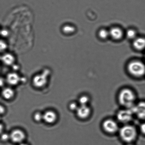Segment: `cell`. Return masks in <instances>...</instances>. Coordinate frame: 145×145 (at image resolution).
<instances>
[{"label":"cell","mask_w":145,"mask_h":145,"mask_svg":"<svg viewBox=\"0 0 145 145\" xmlns=\"http://www.w3.org/2000/svg\"><path fill=\"white\" fill-rule=\"evenodd\" d=\"M137 96L132 89L128 88L122 89L119 92L118 100L121 105L125 108H133L136 104Z\"/></svg>","instance_id":"1"},{"label":"cell","mask_w":145,"mask_h":145,"mask_svg":"<svg viewBox=\"0 0 145 145\" xmlns=\"http://www.w3.org/2000/svg\"><path fill=\"white\" fill-rule=\"evenodd\" d=\"M119 135L121 140L126 144L133 143L138 136V131L136 128L131 125L125 124L119 129Z\"/></svg>","instance_id":"2"},{"label":"cell","mask_w":145,"mask_h":145,"mask_svg":"<svg viewBox=\"0 0 145 145\" xmlns=\"http://www.w3.org/2000/svg\"><path fill=\"white\" fill-rule=\"evenodd\" d=\"M127 70L131 75L135 77L141 78L145 76V64L140 61L130 62L127 66Z\"/></svg>","instance_id":"3"},{"label":"cell","mask_w":145,"mask_h":145,"mask_svg":"<svg viewBox=\"0 0 145 145\" xmlns=\"http://www.w3.org/2000/svg\"><path fill=\"white\" fill-rule=\"evenodd\" d=\"M102 127L106 133L109 134H114L119 131L118 124L113 119H108L105 120L102 123Z\"/></svg>","instance_id":"4"},{"label":"cell","mask_w":145,"mask_h":145,"mask_svg":"<svg viewBox=\"0 0 145 145\" xmlns=\"http://www.w3.org/2000/svg\"><path fill=\"white\" fill-rule=\"evenodd\" d=\"M133 115V110L125 108V109H121L118 112L116 118L120 123L126 124L132 120Z\"/></svg>","instance_id":"5"},{"label":"cell","mask_w":145,"mask_h":145,"mask_svg":"<svg viewBox=\"0 0 145 145\" xmlns=\"http://www.w3.org/2000/svg\"><path fill=\"white\" fill-rule=\"evenodd\" d=\"M9 134L10 140L13 142L18 144L24 142L26 137L25 132L20 129H15Z\"/></svg>","instance_id":"6"},{"label":"cell","mask_w":145,"mask_h":145,"mask_svg":"<svg viewBox=\"0 0 145 145\" xmlns=\"http://www.w3.org/2000/svg\"><path fill=\"white\" fill-rule=\"evenodd\" d=\"M133 114L143 121H145V101H142L136 104L133 106Z\"/></svg>","instance_id":"7"},{"label":"cell","mask_w":145,"mask_h":145,"mask_svg":"<svg viewBox=\"0 0 145 145\" xmlns=\"http://www.w3.org/2000/svg\"><path fill=\"white\" fill-rule=\"evenodd\" d=\"M76 113L78 118L84 120L88 119L90 116L91 110L88 105H79Z\"/></svg>","instance_id":"8"},{"label":"cell","mask_w":145,"mask_h":145,"mask_svg":"<svg viewBox=\"0 0 145 145\" xmlns=\"http://www.w3.org/2000/svg\"><path fill=\"white\" fill-rule=\"evenodd\" d=\"M57 118V114L53 110H47L43 114V121L47 124H53L56 121Z\"/></svg>","instance_id":"9"},{"label":"cell","mask_w":145,"mask_h":145,"mask_svg":"<svg viewBox=\"0 0 145 145\" xmlns=\"http://www.w3.org/2000/svg\"><path fill=\"white\" fill-rule=\"evenodd\" d=\"M5 79L6 83L10 86H16L20 81V76L15 73H8Z\"/></svg>","instance_id":"10"},{"label":"cell","mask_w":145,"mask_h":145,"mask_svg":"<svg viewBox=\"0 0 145 145\" xmlns=\"http://www.w3.org/2000/svg\"><path fill=\"white\" fill-rule=\"evenodd\" d=\"M1 94L3 98L6 100H10L15 96V91L10 87H4L1 91Z\"/></svg>","instance_id":"11"},{"label":"cell","mask_w":145,"mask_h":145,"mask_svg":"<svg viewBox=\"0 0 145 145\" xmlns=\"http://www.w3.org/2000/svg\"><path fill=\"white\" fill-rule=\"evenodd\" d=\"M47 82L46 78L42 75H37L33 79L34 85L37 88H41L46 85Z\"/></svg>","instance_id":"12"},{"label":"cell","mask_w":145,"mask_h":145,"mask_svg":"<svg viewBox=\"0 0 145 145\" xmlns=\"http://www.w3.org/2000/svg\"><path fill=\"white\" fill-rule=\"evenodd\" d=\"M133 46L137 50H144L145 49V38L140 37L135 38L133 43Z\"/></svg>","instance_id":"13"},{"label":"cell","mask_w":145,"mask_h":145,"mask_svg":"<svg viewBox=\"0 0 145 145\" xmlns=\"http://www.w3.org/2000/svg\"><path fill=\"white\" fill-rule=\"evenodd\" d=\"M109 35H110L113 39H120L123 37V31L119 28H112L109 31Z\"/></svg>","instance_id":"14"},{"label":"cell","mask_w":145,"mask_h":145,"mask_svg":"<svg viewBox=\"0 0 145 145\" xmlns=\"http://www.w3.org/2000/svg\"><path fill=\"white\" fill-rule=\"evenodd\" d=\"M90 101L89 98L87 95H82L79 98L78 104L79 105H88Z\"/></svg>","instance_id":"15"},{"label":"cell","mask_w":145,"mask_h":145,"mask_svg":"<svg viewBox=\"0 0 145 145\" xmlns=\"http://www.w3.org/2000/svg\"><path fill=\"white\" fill-rule=\"evenodd\" d=\"M1 60L4 63L7 65L10 64L13 60L12 57L8 54H6L3 56Z\"/></svg>","instance_id":"16"},{"label":"cell","mask_w":145,"mask_h":145,"mask_svg":"<svg viewBox=\"0 0 145 145\" xmlns=\"http://www.w3.org/2000/svg\"><path fill=\"white\" fill-rule=\"evenodd\" d=\"M33 118L35 122H41L43 121V114L40 112H37L34 114Z\"/></svg>","instance_id":"17"},{"label":"cell","mask_w":145,"mask_h":145,"mask_svg":"<svg viewBox=\"0 0 145 145\" xmlns=\"http://www.w3.org/2000/svg\"><path fill=\"white\" fill-rule=\"evenodd\" d=\"M137 35L136 31L133 30H129L126 32V36L129 39H135Z\"/></svg>","instance_id":"18"},{"label":"cell","mask_w":145,"mask_h":145,"mask_svg":"<svg viewBox=\"0 0 145 145\" xmlns=\"http://www.w3.org/2000/svg\"><path fill=\"white\" fill-rule=\"evenodd\" d=\"M99 35L102 39H106L109 35V31L106 30L102 29L99 31Z\"/></svg>","instance_id":"19"},{"label":"cell","mask_w":145,"mask_h":145,"mask_svg":"<svg viewBox=\"0 0 145 145\" xmlns=\"http://www.w3.org/2000/svg\"><path fill=\"white\" fill-rule=\"evenodd\" d=\"M0 140L3 142H6L10 140L9 133L4 132L0 136Z\"/></svg>","instance_id":"20"},{"label":"cell","mask_w":145,"mask_h":145,"mask_svg":"<svg viewBox=\"0 0 145 145\" xmlns=\"http://www.w3.org/2000/svg\"><path fill=\"white\" fill-rule=\"evenodd\" d=\"M79 105L75 102H72L69 105V108L71 111L76 112L79 107Z\"/></svg>","instance_id":"21"},{"label":"cell","mask_w":145,"mask_h":145,"mask_svg":"<svg viewBox=\"0 0 145 145\" xmlns=\"http://www.w3.org/2000/svg\"><path fill=\"white\" fill-rule=\"evenodd\" d=\"M7 45L5 42L2 40H0V52H4L6 49Z\"/></svg>","instance_id":"22"},{"label":"cell","mask_w":145,"mask_h":145,"mask_svg":"<svg viewBox=\"0 0 145 145\" xmlns=\"http://www.w3.org/2000/svg\"><path fill=\"white\" fill-rule=\"evenodd\" d=\"M140 130L142 134L145 137V121H143L140 125Z\"/></svg>","instance_id":"23"},{"label":"cell","mask_w":145,"mask_h":145,"mask_svg":"<svg viewBox=\"0 0 145 145\" xmlns=\"http://www.w3.org/2000/svg\"><path fill=\"white\" fill-rule=\"evenodd\" d=\"M6 112V109L5 106L1 104H0V116L5 114Z\"/></svg>","instance_id":"24"},{"label":"cell","mask_w":145,"mask_h":145,"mask_svg":"<svg viewBox=\"0 0 145 145\" xmlns=\"http://www.w3.org/2000/svg\"><path fill=\"white\" fill-rule=\"evenodd\" d=\"M6 83L5 79L0 77V88H4V85Z\"/></svg>","instance_id":"25"},{"label":"cell","mask_w":145,"mask_h":145,"mask_svg":"<svg viewBox=\"0 0 145 145\" xmlns=\"http://www.w3.org/2000/svg\"><path fill=\"white\" fill-rule=\"evenodd\" d=\"M4 126L2 123L0 121V136L4 133Z\"/></svg>","instance_id":"26"},{"label":"cell","mask_w":145,"mask_h":145,"mask_svg":"<svg viewBox=\"0 0 145 145\" xmlns=\"http://www.w3.org/2000/svg\"><path fill=\"white\" fill-rule=\"evenodd\" d=\"M19 145H28V144H26V143L23 142L22 143H20L19 144Z\"/></svg>","instance_id":"27"},{"label":"cell","mask_w":145,"mask_h":145,"mask_svg":"<svg viewBox=\"0 0 145 145\" xmlns=\"http://www.w3.org/2000/svg\"><path fill=\"white\" fill-rule=\"evenodd\" d=\"M125 145H135V144H133V143H128V144H126Z\"/></svg>","instance_id":"28"}]
</instances>
